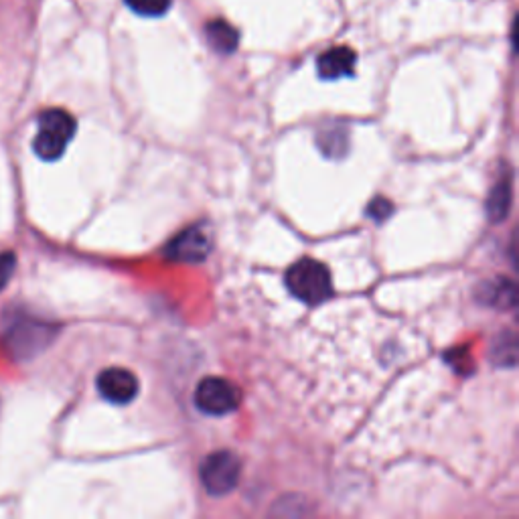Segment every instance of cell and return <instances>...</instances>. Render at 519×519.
Masks as SVG:
<instances>
[{"instance_id": "obj_1", "label": "cell", "mask_w": 519, "mask_h": 519, "mask_svg": "<svg viewBox=\"0 0 519 519\" xmlns=\"http://www.w3.org/2000/svg\"><path fill=\"white\" fill-rule=\"evenodd\" d=\"M284 282L294 299L311 307L325 303L333 292L329 268L313 258H303L292 264L284 276Z\"/></svg>"}, {"instance_id": "obj_2", "label": "cell", "mask_w": 519, "mask_h": 519, "mask_svg": "<svg viewBox=\"0 0 519 519\" xmlns=\"http://www.w3.org/2000/svg\"><path fill=\"white\" fill-rule=\"evenodd\" d=\"M76 118L69 112L51 108L39 116V130L33 140V151L39 159L53 163L63 157L67 144L76 136Z\"/></svg>"}, {"instance_id": "obj_3", "label": "cell", "mask_w": 519, "mask_h": 519, "mask_svg": "<svg viewBox=\"0 0 519 519\" xmlns=\"http://www.w3.org/2000/svg\"><path fill=\"white\" fill-rule=\"evenodd\" d=\"M199 475L209 495L224 497L238 487L242 477V461L232 451H217L203 461Z\"/></svg>"}, {"instance_id": "obj_4", "label": "cell", "mask_w": 519, "mask_h": 519, "mask_svg": "<svg viewBox=\"0 0 519 519\" xmlns=\"http://www.w3.org/2000/svg\"><path fill=\"white\" fill-rule=\"evenodd\" d=\"M193 402L203 414L226 416L238 410L242 394L238 386L224 378H205L199 382Z\"/></svg>"}, {"instance_id": "obj_5", "label": "cell", "mask_w": 519, "mask_h": 519, "mask_svg": "<svg viewBox=\"0 0 519 519\" xmlns=\"http://www.w3.org/2000/svg\"><path fill=\"white\" fill-rule=\"evenodd\" d=\"M211 250H213V240L209 230L203 226H191L169 242L165 254L175 262L195 264V262H203L211 254Z\"/></svg>"}, {"instance_id": "obj_6", "label": "cell", "mask_w": 519, "mask_h": 519, "mask_svg": "<svg viewBox=\"0 0 519 519\" xmlns=\"http://www.w3.org/2000/svg\"><path fill=\"white\" fill-rule=\"evenodd\" d=\"M53 335L55 329L51 325L31 321V319H21L19 323L13 325L7 343L17 357L29 359L31 355L39 353L47 343H51Z\"/></svg>"}, {"instance_id": "obj_7", "label": "cell", "mask_w": 519, "mask_h": 519, "mask_svg": "<svg viewBox=\"0 0 519 519\" xmlns=\"http://www.w3.org/2000/svg\"><path fill=\"white\" fill-rule=\"evenodd\" d=\"M98 392L112 404H130L140 390L138 378L124 367H108L98 376Z\"/></svg>"}, {"instance_id": "obj_8", "label": "cell", "mask_w": 519, "mask_h": 519, "mask_svg": "<svg viewBox=\"0 0 519 519\" xmlns=\"http://www.w3.org/2000/svg\"><path fill=\"white\" fill-rule=\"evenodd\" d=\"M355 53L349 47H333L319 55L317 59V71L323 80H341L351 78L355 71Z\"/></svg>"}, {"instance_id": "obj_9", "label": "cell", "mask_w": 519, "mask_h": 519, "mask_svg": "<svg viewBox=\"0 0 519 519\" xmlns=\"http://www.w3.org/2000/svg\"><path fill=\"white\" fill-rule=\"evenodd\" d=\"M479 299L485 305L495 307L499 311H511L517 305L515 282L507 280V278H497L493 282H485L483 290L479 292Z\"/></svg>"}, {"instance_id": "obj_10", "label": "cell", "mask_w": 519, "mask_h": 519, "mask_svg": "<svg viewBox=\"0 0 519 519\" xmlns=\"http://www.w3.org/2000/svg\"><path fill=\"white\" fill-rule=\"evenodd\" d=\"M209 45L219 53H232L238 47V31L226 21H213L205 29Z\"/></svg>"}, {"instance_id": "obj_11", "label": "cell", "mask_w": 519, "mask_h": 519, "mask_svg": "<svg viewBox=\"0 0 519 519\" xmlns=\"http://www.w3.org/2000/svg\"><path fill=\"white\" fill-rule=\"evenodd\" d=\"M511 205V179L501 177L499 183L491 189V195L487 199V215L491 221H503L507 217Z\"/></svg>"}, {"instance_id": "obj_12", "label": "cell", "mask_w": 519, "mask_h": 519, "mask_svg": "<svg viewBox=\"0 0 519 519\" xmlns=\"http://www.w3.org/2000/svg\"><path fill=\"white\" fill-rule=\"evenodd\" d=\"M491 359L499 367H513L517 363V337L513 331L499 335L491 347Z\"/></svg>"}, {"instance_id": "obj_13", "label": "cell", "mask_w": 519, "mask_h": 519, "mask_svg": "<svg viewBox=\"0 0 519 519\" xmlns=\"http://www.w3.org/2000/svg\"><path fill=\"white\" fill-rule=\"evenodd\" d=\"M319 146L323 155H327L329 159H341L345 157L347 148H349V138L347 132L343 128H335V130H325L319 136Z\"/></svg>"}, {"instance_id": "obj_14", "label": "cell", "mask_w": 519, "mask_h": 519, "mask_svg": "<svg viewBox=\"0 0 519 519\" xmlns=\"http://www.w3.org/2000/svg\"><path fill=\"white\" fill-rule=\"evenodd\" d=\"M173 0H126V5L142 17H161L171 9Z\"/></svg>"}, {"instance_id": "obj_15", "label": "cell", "mask_w": 519, "mask_h": 519, "mask_svg": "<svg viewBox=\"0 0 519 519\" xmlns=\"http://www.w3.org/2000/svg\"><path fill=\"white\" fill-rule=\"evenodd\" d=\"M17 268L15 252H0V290H3Z\"/></svg>"}, {"instance_id": "obj_16", "label": "cell", "mask_w": 519, "mask_h": 519, "mask_svg": "<svg viewBox=\"0 0 519 519\" xmlns=\"http://www.w3.org/2000/svg\"><path fill=\"white\" fill-rule=\"evenodd\" d=\"M367 215L369 217H374L376 221H384L386 217H390L392 215V203L388 201V199H376V201H372V205L367 207Z\"/></svg>"}]
</instances>
